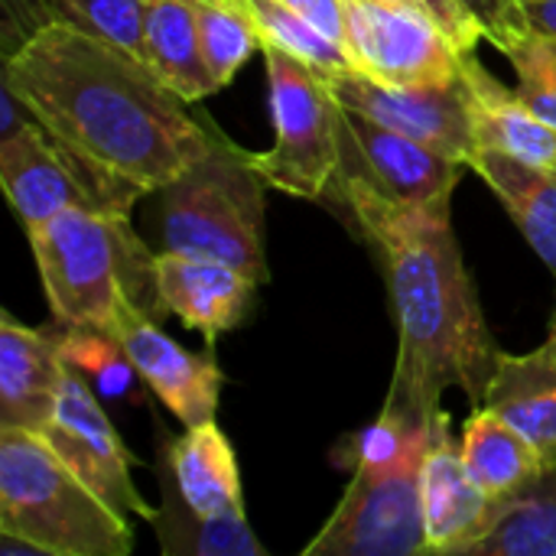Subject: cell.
I'll return each mask as SVG.
<instances>
[{
	"instance_id": "obj_1",
	"label": "cell",
	"mask_w": 556,
	"mask_h": 556,
	"mask_svg": "<svg viewBox=\"0 0 556 556\" xmlns=\"http://www.w3.org/2000/svg\"><path fill=\"white\" fill-rule=\"evenodd\" d=\"M3 91L55 140L94 208L130 215L215 143V121L189 114L147 62L65 20L3 59Z\"/></svg>"
},
{
	"instance_id": "obj_2",
	"label": "cell",
	"mask_w": 556,
	"mask_h": 556,
	"mask_svg": "<svg viewBox=\"0 0 556 556\" xmlns=\"http://www.w3.org/2000/svg\"><path fill=\"white\" fill-rule=\"evenodd\" d=\"M332 189L381 254L397 319V362L381 414L433 427L453 388L482 407L502 349L489 332L450 202L404 205L345 166Z\"/></svg>"
},
{
	"instance_id": "obj_3",
	"label": "cell",
	"mask_w": 556,
	"mask_h": 556,
	"mask_svg": "<svg viewBox=\"0 0 556 556\" xmlns=\"http://www.w3.org/2000/svg\"><path fill=\"white\" fill-rule=\"evenodd\" d=\"M55 323L114 339L130 319L169 316L156 287V248L127 212L72 205L26 231Z\"/></svg>"
},
{
	"instance_id": "obj_4",
	"label": "cell",
	"mask_w": 556,
	"mask_h": 556,
	"mask_svg": "<svg viewBox=\"0 0 556 556\" xmlns=\"http://www.w3.org/2000/svg\"><path fill=\"white\" fill-rule=\"evenodd\" d=\"M264 189L267 182L251 153L215 124L212 150L150 192V244L156 251L215 257L267 283Z\"/></svg>"
},
{
	"instance_id": "obj_5",
	"label": "cell",
	"mask_w": 556,
	"mask_h": 556,
	"mask_svg": "<svg viewBox=\"0 0 556 556\" xmlns=\"http://www.w3.org/2000/svg\"><path fill=\"white\" fill-rule=\"evenodd\" d=\"M440 424V417H437ZM437 424L381 414L358 450L355 479L303 556H420L427 551L420 472Z\"/></svg>"
},
{
	"instance_id": "obj_6",
	"label": "cell",
	"mask_w": 556,
	"mask_h": 556,
	"mask_svg": "<svg viewBox=\"0 0 556 556\" xmlns=\"http://www.w3.org/2000/svg\"><path fill=\"white\" fill-rule=\"evenodd\" d=\"M0 534L49 556H127L130 521L104 505L39 437L0 430Z\"/></svg>"
},
{
	"instance_id": "obj_7",
	"label": "cell",
	"mask_w": 556,
	"mask_h": 556,
	"mask_svg": "<svg viewBox=\"0 0 556 556\" xmlns=\"http://www.w3.org/2000/svg\"><path fill=\"white\" fill-rule=\"evenodd\" d=\"M270 78L274 147L251 153L264 182L293 199H323L342 166V130L329 81L296 55L261 42Z\"/></svg>"
},
{
	"instance_id": "obj_8",
	"label": "cell",
	"mask_w": 556,
	"mask_h": 556,
	"mask_svg": "<svg viewBox=\"0 0 556 556\" xmlns=\"http://www.w3.org/2000/svg\"><path fill=\"white\" fill-rule=\"evenodd\" d=\"M349 52L355 68L388 85L440 88L463 75V49L424 7L388 0H345Z\"/></svg>"
},
{
	"instance_id": "obj_9",
	"label": "cell",
	"mask_w": 556,
	"mask_h": 556,
	"mask_svg": "<svg viewBox=\"0 0 556 556\" xmlns=\"http://www.w3.org/2000/svg\"><path fill=\"white\" fill-rule=\"evenodd\" d=\"M39 437L121 518H156V511L147 505V498L130 479V453L124 450L114 424L108 420V414L101 410L91 388L78 378L75 368H68L55 414Z\"/></svg>"
},
{
	"instance_id": "obj_10",
	"label": "cell",
	"mask_w": 556,
	"mask_h": 556,
	"mask_svg": "<svg viewBox=\"0 0 556 556\" xmlns=\"http://www.w3.org/2000/svg\"><path fill=\"white\" fill-rule=\"evenodd\" d=\"M336 101L375 124H384L410 140H420L453 160L469 163L476 150L472 121L463 81L440 88H407L371 78L362 68L326 75Z\"/></svg>"
},
{
	"instance_id": "obj_11",
	"label": "cell",
	"mask_w": 556,
	"mask_h": 556,
	"mask_svg": "<svg viewBox=\"0 0 556 556\" xmlns=\"http://www.w3.org/2000/svg\"><path fill=\"white\" fill-rule=\"evenodd\" d=\"M342 166L365 176L384 195L404 205L450 202L469 163L453 160L420 140H410L384 124L368 121L349 108L339 111Z\"/></svg>"
},
{
	"instance_id": "obj_12",
	"label": "cell",
	"mask_w": 556,
	"mask_h": 556,
	"mask_svg": "<svg viewBox=\"0 0 556 556\" xmlns=\"http://www.w3.org/2000/svg\"><path fill=\"white\" fill-rule=\"evenodd\" d=\"M3 98L7 108L0 134V182L23 231L72 205H91L88 189L81 186L55 140L26 111L16 114L20 104L10 91H3Z\"/></svg>"
},
{
	"instance_id": "obj_13",
	"label": "cell",
	"mask_w": 556,
	"mask_h": 556,
	"mask_svg": "<svg viewBox=\"0 0 556 556\" xmlns=\"http://www.w3.org/2000/svg\"><path fill=\"white\" fill-rule=\"evenodd\" d=\"M111 345L182 427L215 420L225 378L212 352L195 355L182 349L160 329L156 319L147 316L130 319Z\"/></svg>"
},
{
	"instance_id": "obj_14",
	"label": "cell",
	"mask_w": 556,
	"mask_h": 556,
	"mask_svg": "<svg viewBox=\"0 0 556 556\" xmlns=\"http://www.w3.org/2000/svg\"><path fill=\"white\" fill-rule=\"evenodd\" d=\"M156 287L166 313L182 319L186 329L202 332L212 349L225 332L244 323L261 283L215 257L156 251Z\"/></svg>"
},
{
	"instance_id": "obj_15",
	"label": "cell",
	"mask_w": 556,
	"mask_h": 556,
	"mask_svg": "<svg viewBox=\"0 0 556 556\" xmlns=\"http://www.w3.org/2000/svg\"><path fill=\"white\" fill-rule=\"evenodd\" d=\"M65 339L0 316V430L42 433L55 414L65 375Z\"/></svg>"
},
{
	"instance_id": "obj_16",
	"label": "cell",
	"mask_w": 556,
	"mask_h": 556,
	"mask_svg": "<svg viewBox=\"0 0 556 556\" xmlns=\"http://www.w3.org/2000/svg\"><path fill=\"white\" fill-rule=\"evenodd\" d=\"M424 531L430 554H459V547L482 531L495 498L472 479L463 450L450 433V414H440L437 437L424 456L420 472Z\"/></svg>"
},
{
	"instance_id": "obj_17",
	"label": "cell",
	"mask_w": 556,
	"mask_h": 556,
	"mask_svg": "<svg viewBox=\"0 0 556 556\" xmlns=\"http://www.w3.org/2000/svg\"><path fill=\"white\" fill-rule=\"evenodd\" d=\"M459 81L466 91L476 147L505 150L518 160L556 169V130L525 104L518 88H508L482 65L476 49L463 55Z\"/></svg>"
},
{
	"instance_id": "obj_18",
	"label": "cell",
	"mask_w": 556,
	"mask_h": 556,
	"mask_svg": "<svg viewBox=\"0 0 556 556\" xmlns=\"http://www.w3.org/2000/svg\"><path fill=\"white\" fill-rule=\"evenodd\" d=\"M469 169L495 192L515 228L556 277V169L492 147H476Z\"/></svg>"
},
{
	"instance_id": "obj_19",
	"label": "cell",
	"mask_w": 556,
	"mask_h": 556,
	"mask_svg": "<svg viewBox=\"0 0 556 556\" xmlns=\"http://www.w3.org/2000/svg\"><path fill=\"white\" fill-rule=\"evenodd\" d=\"M163 456L176 476L182 498L202 518L244 515L238 456L215 420L186 427V433L179 437L163 433Z\"/></svg>"
},
{
	"instance_id": "obj_20",
	"label": "cell",
	"mask_w": 556,
	"mask_h": 556,
	"mask_svg": "<svg viewBox=\"0 0 556 556\" xmlns=\"http://www.w3.org/2000/svg\"><path fill=\"white\" fill-rule=\"evenodd\" d=\"M485 407L521 430L547 463H556V355L547 342L525 355H498Z\"/></svg>"
},
{
	"instance_id": "obj_21",
	"label": "cell",
	"mask_w": 556,
	"mask_h": 556,
	"mask_svg": "<svg viewBox=\"0 0 556 556\" xmlns=\"http://www.w3.org/2000/svg\"><path fill=\"white\" fill-rule=\"evenodd\" d=\"M556 556V463L528 485L498 495L489 521L456 556Z\"/></svg>"
},
{
	"instance_id": "obj_22",
	"label": "cell",
	"mask_w": 556,
	"mask_h": 556,
	"mask_svg": "<svg viewBox=\"0 0 556 556\" xmlns=\"http://www.w3.org/2000/svg\"><path fill=\"white\" fill-rule=\"evenodd\" d=\"M143 52L147 65L189 104L218 91L202 55L195 0H150Z\"/></svg>"
},
{
	"instance_id": "obj_23",
	"label": "cell",
	"mask_w": 556,
	"mask_h": 556,
	"mask_svg": "<svg viewBox=\"0 0 556 556\" xmlns=\"http://www.w3.org/2000/svg\"><path fill=\"white\" fill-rule=\"evenodd\" d=\"M160 495L163 505L156 508V518L150 521L160 541V551L166 556H264L267 547L254 538L248 515L231 518H202L179 492L176 476L163 456L160 469Z\"/></svg>"
},
{
	"instance_id": "obj_24",
	"label": "cell",
	"mask_w": 556,
	"mask_h": 556,
	"mask_svg": "<svg viewBox=\"0 0 556 556\" xmlns=\"http://www.w3.org/2000/svg\"><path fill=\"white\" fill-rule=\"evenodd\" d=\"M459 450L472 479L492 498L528 485L551 466L521 430H515L502 414H495L485 404L476 407L463 424Z\"/></svg>"
},
{
	"instance_id": "obj_25",
	"label": "cell",
	"mask_w": 556,
	"mask_h": 556,
	"mask_svg": "<svg viewBox=\"0 0 556 556\" xmlns=\"http://www.w3.org/2000/svg\"><path fill=\"white\" fill-rule=\"evenodd\" d=\"M244 10L251 13L254 26L261 33V42H270V46L296 55L300 62L316 68L323 78L355 68V59L345 42L326 36L319 26H313L309 20H303L280 0H244Z\"/></svg>"
},
{
	"instance_id": "obj_26",
	"label": "cell",
	"mask_w": 556,
	"mask_h": 556,
	"mask_svg": "<svg viewBox=\"0 0 556 556\" xmlns=\"http://www.w3.org/2000/svg\"><path fill=\"white\" fill-rule=\"evenodd\" d=\"M195 13L202 55L222 91L235 81L254 49H261V33L244 10V0H195Z\"/></svg>"
},
{
	"instance_id": "obj_27",
	"label": "cell",
	"mask_w": 556,
	"mask_h": 556,
	"mask_svg": "<svg viewBox=\"0 0 556 556\" xmlns=\"http://www.w3.org/2000/svg\"><path fill=\"white\" fill-rule=\"evenodd\" d=\"M55 20L78 26L81 33L104 39L108 46L147 62L143 26L150 0H49Z\"/></svg>"
},
{
	"instance_id": "obj_28",
	"label": "cell",
	"mask_w": 556,
	"mask_h": 556,
	"mask_svg": "<svg viewBox=\"0 0 556 556\" xmlns=\"http://www.w3.org/2000/svg\"><path fill=\"white\" fill-rule=\"evenodd\" d=\"M508 62L518 78V94L525 104L556 130V46L544 36H521L508 52Z\"/></svg>"
},
{
	"instance_id": "obj_29",
	"label": "cell",
	"mask_w": 556,
	"mask_h": 556,
	"mask_svg": "<svg viewBox=\"0 0 556 556\" xmlns=\"http://www.w3.org/2000/svg\"><path fill=\"white\" fill-rule=\"evenodd\" d=\"M450 3L463 7L466 13H472L476 23L482 26L485 39L498 52H508L521 36H528V26H525L518 0H450Z\"/></svg>"
},
{
	"instance_id": "obj_30",
	"label": "cell",
	"mask_w": 556,
	"mask_h": 556,
	"mask_svg": "<svg viewBox=\"0 0 556 556\" xmlns=\"http://www.w3.org/2000/svg\"><path fill=\"white\" fill-rule=\"evenodd\" d=\"M0 10H3V26H0L3 59L13 55L39 26L55 20L49 0H0Z\"/></svg>"
},
{
	"instance_id": "obj_31",
	"label": "cell",
	"mask_w": 556,
	"mask_h": 556,
	"mask_svg": "<svg viewBox=\"0 0 556 556\" xmlns=\"http://www.w3.org/2000/svg\"><path fill=\"white\" fill-rule=\"evenodd\" d=\"M388 3H410V7H424V10H430V13L446 26V33H450L463 49H476V46L485 39V33H482V26L476 23V16H472V13H466L463 7H453L450 0H388Z\"/></svg>"
},
{
	"instance_id": "obj_32",
	"label": "cell",
	"mask_w": 556,
	"mask_h": 556,
	"mask_svg": "<svg viewBox=\"0 0 556 556\" xmlns=\"http://www.w3.org/2000/svg\"><path fill=\"white\" fill-rule=\"evenodd\" d=\"M313 26H319L326 36L345 42L349 39V16H345V0H280Z\"/></svg>"
},
{
	"instance_id": "obj_33",
	"label": "cell",
	"mask_w": 556,
	"mask_h": 556,
	"mask_svg": "<svg viewBox=\"0 0 556 556\" xmlns=\"http://www.w3.org/2000/svg\"><path fill=\"white\" fill-rule=\"evenodd\" d=\"M528 33L544 36L556 46V0H518Z\"/></svg>"
},
{
	"instance_id": "obj_34",
	"label": "cell",
	"mask_w": 556,
	"mask_h": 556,
	"mask_svg": "<svg viewBox=\"0 0 556 556\" xmlns=\"http://www.w3.org/2000/svg\"><path fill=\"white\" fill-rule=\"evenodd\" d=\"M547 349L556 355V313H554V323H551V336H547Z\"/></svg>"
}]
</instances>
